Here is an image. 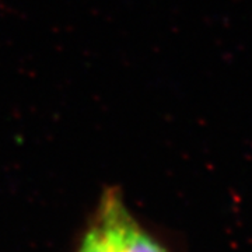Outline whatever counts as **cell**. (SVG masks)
<instances>
[{"label": "cell", "instance_id": "cell-2", "mask_svg": "<svg viewBox=\"0 0 252 252\" xmlns=\"http://www.w3.org/2000/svg\"><path fill=\"white\" fill-rule=\"evenodd\" d=\"M79 252H112L105 235L94 219H91L90 225L81 237Z\"/></svg>", "mask_w": 252, "mask_h": 252}, {"label": "cell", "instance_id": "cell-1", "mask_svg": "<svg viewBox=\"0 0 252 252\" xmlns=\"http://www.w3.org/2000/svg\"><path fill=\"white\" fill-rule=\"evenodd\" d=\"M93 219L112 252H167L132 215L122 190L117 187H109L102 192Z\"/></svg>", "mask_w": 252, "mask_h": 252}]
</instances>
